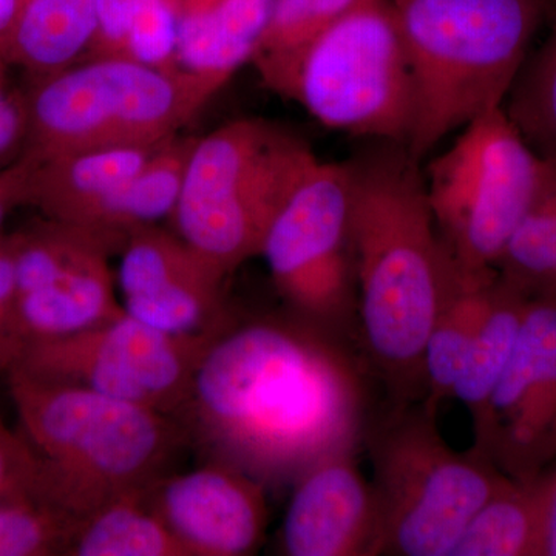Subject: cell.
<instances>
[{
	"label": "cell",
	"mask_w": 556,
	"mask_h": 556,
	"mask_svg": "<svg viewBox=\"0 0 556 556\" xmlns=\"http://www.w3.org/2000/svg\"><path fill=\"white\" fill-rule=\"evenodd\" d=\"M541 556H556V460L541 475Z\"/></svg>",
	"instance_id": "34"
},
{
	"label": "cell",
	"mask_w": 556,
	"mask_h": 556,
	"mask_svg": "<svg viewBox=\"0 0 556 556\" xmlns=\"http://www.w3.org/2000/svg\"><path fill=\"white\" fill-rule=\"evenodd\" d=\"M369 379L353 342L291 311H230L175 419L206 463L281 489L324 457L357 452Z\"/></svg>",
	"instance_id": "1"
},
{
	"label": "cell",
	"mask_w": 556,
	"mask_h": 556,
	"mask_svg": "<svg viewBox=\"0 0 556 556\" xmlns=\"http://www.w3.org/2000/svg\"><path fill=\"white\" fill-rule=\"evenodd\" d=\"M348 164L358 351L388 409L405 408L426 397L424 348L460 280L408 149Z\"/></svg>",
	"instance_id": "2"
},
{
	"label": "cell",
	"mask_w": 556,
	"mask_h": 556,
	"mask_svg": "<svg viewBox=\"0 0 556 556\" xmlns=\"http://www.w3.org/2000/svg\"><path fill=\"white\" fill-rule=\"evenodd\" d=\"M404 43L419 161L447 135L503 108L527 60L546 0H387Z\"/></svg>",
	"instance_id": "4"
},
{
	"label": "cell",
	"mask_w": 556,
	"mask_h": 556,
	"mask_svg": "<svg viewBox=\"0 0 556 556\" xmlns=\"http://www.w3.org/2000/svg\"><path fill=\"white\" fill-rule=\"evenodd\" d=\"M80 521L40 501L0 503V556H67Z\"/></svg>",
	"instance_id": "29"
},
{
	"label": "cell",
	"mask_w": 556,
	"mask_h": 556,
	"mask_svg": "<svg viewBox=\"0 0 556 556\" xmlns=\"http://www.w3.org/2000/svg\"><path fill=\"white\" fill-rule=\"evenodd\" d=\"M9 68L0 62V169L22 159L28 134L27 100L10 83Z\"/></svg>",
	"instance_id": "31"
},
{
	"label": "cell",
	"mask_w": 556,
	"mask_h": 556,
	"mask_svg": "<svg viewBox=\"0 0 556 556\" xmlns=\"http://www.w3.org/2000/svg\"><path fill=\"white\" fill-rule=\"evenodd\" d=\"M424 402L387 409L365 431L379 508L378 556H452L475 514L510 481L473 450L457 453Z\"/></svg>",
	"instance_id": "7"
},
{
	"label": "cell",
	"mask_w": 556,
	"mask_h": 556,
	"mask_svg": "<svg viewBox=\"0 0 556 556\" xmlns=\"http://www.w3.org/2000/svg\"><path fill=\"white\" fill-rule=\"evenodd\" d=\"M503 109L530 148L556 163V14L546 42L522 64Z\"/></svg>",
	"instance_id": "28"
},
{
	"label": "cell",
	"mask_w": 556,
	"mask_h": 556,
	"mask_svg": "<svg viewBox=\"0 0 556 556\" xmlns=\"http://www.w3.org/2000/svg\"><path fill=\"white\" fill-rule=\"evenodd\" d=\"M10 237L21 353L30 343L76 334L126 313L109 263L121 241L50 218Z\"/></svg>",
	"instance_id": "12"
},
{
	"label": "cell",
	"mask_w": 556,
	"mask_h": 556,
	"mask_svg": "<svg viewBox=\"0 0 556 556\" xmlns=\"http://www.w3.org/2000/svg\"><path fill=\"white\" fill-rule=\"evenodd\" d=\"M365 0H273L268 22L252 56L260 79L287 98L303 53L331 25Z\"/></svg>",
	"instance_id": "23"
},
{
	"label": "cell",
	"mask_w": 556,
	"mask_h": 556,
	"mask_svg": "<svg viewBox=\"0 0 556 556\" xmlns=\"http://www.w3.org/2000/svg\"><path fill=\"white\" fill-rule=\"evenodd\" d=\"M273 0H217L188 11L179 24L177 67L225 87L251 62Z\"/></svg>",
	"instance_id": "18"
},
{
	"label": "cell",
	"mask_w": 556,
	"mask_h": 556,
	"mask_svg": "<svg viewBox=\"0 0 556 556\" xmlns=\"http://www.w3.org/2000/svg\"><path fill=\"white\" fill-rule=\"evenodd\" d=\"M260 255L288 311L358 348L350 164L314 161L270 223Z\"/></svg>",
	"instance_id": "10"
},
{
	"label": "cell",
	"mask_w": 556,
	"mask_h": 556,
	"mask_svg": "<svg viewBox=\"0 0 556 556\" xmlns=\"http://www.w3.org/2000/svg\"><path fill=\"white\" fill-rule=\"evenodd\" d=\"M292 486L278 532L281 555L378 556V501L356 452L324 457Z\"/></svg>",
	"instance_id": "16"
},
{
	"label": "cell",
	"mask_w": 556,
	"mask_h": 556,
	"mask_svg": "<svg viewBox=\"0 0 556 556\" xmlns=\"http://www.w3.org/2000/svg\"><path fill=\"white\" fill-rule=\"evenodd\" d=\"M541 475L529 482L510 479L490 497L452 556H541Z\"/></svg>",
	"instance_id": "24"
},
{
	"label": "cell",
	"mask_w": 556,
	"mask_h": 556,
	"mask_svg": "<svg viewBox=\"0 0 556 556\" xmlns=\"http://www.w3.org/2000/svg\"><path fill=\"white\" fill-rule=\"evenodd\" d=\"M478 455L518 482L556 460V300L529 299L510 362L473 428Z\"/></svg>",
	"instance_id": "13"
},
{
	"label": "cell",
	"mask_w": 556,
	"mask_h": 556,
	"mask_svg": "<svg viewBox=\"0 0 556 556\" xmlns=\"http://www.w3.org/2000/svg\"><path fill=\"white\" fill-rule=\"evenodd\" d=\"M30 161L21 159L0 169V233L3 223L14 208L27 204Z\"/></svg>",
	"instance_id": "33"
},
{
	"label": "cell",
	"mask_w": 556,
	"mask_h": 556,
	"mask_svg": "<svg viewBox=\"0 0 556 556\" xmlns=\"http://www.w3.org/2000/svg\"><path fill=\"white\" fill-rule=\"evenodd\" d=\"M197 139L174 135L160 142L137 174L131 175L116 193L105 215L102 232L124 243L131 230L172 218Z\"/></svg>",
	"instance_id": "22"
},
{
	"label": "cell",
	"mask_w": 556,
	"mask_h": 556,
	"mask_svg": "<svg viewBox=\"0 0 556 556\" xmlns=\"http://www.w3.org/2000/svg\"><path fill=\"white\" fill-rule=\"evenodd\" d=\"M25 0H0V62L7 64L11 36L24 9Z\"/></svg>",
	"instance_id": "35"
},
{
	"label": "cell",
	"mask_w": 556,
	"mask_h": 556,
	"mask_svg": "<svg viewBox=\"0 0 556 556\" xmlns=\"http://www.w3.org/2000/svg\"><path fill=\"white\" fill-rule=\"evenodd\" d=\"M551 163V161H548ZM496 276L527 299L556 300V163L503 255Z\"/></svg>",
	"instance_id": "27"
},
{
	"label": "cell",
	"mask_w": 556,
	"mask_h": 556,
	"mask_svg": "<svg viewBox=\"0 0 556 556\" xmlns=\"http://www.w3.org/2000/svg\"><path fill=\"white\" fill-rule=\"evenodd\" d=\"M159 144L78 150L39 161L25 159L30 161L27 204L39 208L46 218L102 232L116 193Z\"/></svg>",
	"instance_id": "17"
},
{
	"label": "cell",
	"mask_w": 556,
	"mask_h": 556,
	"mask_svg": "<svg viewBox=\"0 0 556 556\" xmlns=\"http://www.w3.org/2000/svg\"><path fill=\"white\" fill-rule=\"evenodd\" d=\"M265 119L230 121L197 139L172 222L225 277L260 255L270 223L316 161Z\"/></svg>",
	"instance_id": "6"
},
{
	"label": "cell",
	"mask_w": 556,
	"mask_h": 556,
	"mask_svg": "<svg viewBox=\"0 0 556 556\" xmlns=\"http://www.w3.org/2000/svg\"><path fill=\"white\" fill-rule=\"evenodd\" d=\"M5 376L20 430L46 468L49 503L79 519L148 489L189 448L175 417L87 388Z\"/></svg>",
	"instance_id": "3"
},
{
	"label": "cell",
	"mask_w": 556,
	"mask_h": 556,
	"mask_svg": "<svg viewBox=\"0 0 556 556\" xmlns=\"http://www.w3.org/2000/svg\"><path fill=\"white\" fill-rule=\"evenodd\" d=\"M123 308L141 324L175 336L218 328L230 309L223 276L177 232L144 226L121 248Z\"/></svg>",
	"instance_id": "14"
},
{
	"label": "cell",
	"mask_w": 556,
	"mask_h": 556,
	"mask_svg": "<svg viewBox=\"0 0 556 556\" xmlns=\"http://www.w3.org/2000/svg\"><path fill=\"white\" fill-rule=\"evenodd\" d=\"M548 169L503 108L470 121L430 164L428 201L460 283L495 280L497 260L535 204Z\"/></svg>",
	"instance_id": "8"
},
{
	"label": "cell",
	"mask_w": 556,
	"mask_h": 556,
	"mask_svg": "<svg viewBox=\"0 0 556 556\" xmlns=\"http://www.w3.org/2000/svg\"><path fill=\"white\" fill-rule=\"evenodd\" d=\"M188 0H100L98 28L87 58L123 56L164 70L175 61Z\"/></svg>",
	"instance_id": "20"
},
{
	"label": "cell",
	"mask_w": 556,
	"mask_h": 556,
	"mask_svg": "<svg viewBox=\"0 0 556 556\" xmlns=\"http://www.w3.org/2000/svg\"><path fill=\"white\" fill-rule=\"evenodd\" d=\"M98 13L100 0H25L7 64L36 79L79 62L97 35Z\"/></svg>",
	"instance_id": "19"
},
{
	"label": "cell",
	"mask_w": 556,
	"mask_h": 556,
	"mask_svg": "<svg viewBox=\"0 0 556 556\" xmlns=\"http://www.w3.org/2000/svg\"><path fill=\"white\" fill-rule=\"evenodd\" d=\"M225 321L201 334L175 336L124 313L76 334L30 343L10 371L87 388L175 417Z\"/></svg>",
	"instance_id": "11"
},
{
	"label": "cell",
	"mask_w": 556,
	"mask_h": 556,
	"mask_svg": "<svg viewBox=\"0 0 556 556\" xmlns=\"http://www.w3.org/2000/svg\"><path fill=\"white\" fill-rule=\"evenodd\" d=\"M266 492L237 468L206 463L156 479L142 500L189 556H249L262 547L268 529Z\"/></svg>",
	"instance_id": "15"
},
{
	"label": "cell",
	"mask_w": 556,
	"mask_h": 556,
	"mask_svg": "<svg viewBox=\"0 0 556 556\" xmlns=\"http://www.w3.org/2000/svg\"><path fill=\"white\" fill-rule=\"evenodd\" d=\"M24 500L50 504L46 468L22 431L0 419V503Z\"/></svg>",
	"instance_id": "30"
},
{
	"label": "cell",
	"mask_w": 556,
	"mask_h": 556,
	"mask_svg": "<svg viewBox=\"0 0 556 556\" xmlns=\"http://www.w3.org/2000/svg\"><path fill=\"white\" fill-rule=\"evenodd\" d=\"M495 280L475 287L460 283L428 334L424 348L426 397L422 402L433 412L438 413L441 405L453 396L481 324L490 287Z\"/></svg>",
	"instance_id": "26"
},
{
	"label": "cell",
	"mask_w": 556,
	"mask_h": 556,
	"mask_svg": "<svg viewBox=\"0 0 556 556\" xmlns=\"http://www.w3.org/2000/svg\"><path fill=\"white\" fill-rule=\"evenodd\" d=\"M222 90L182 70L123 56L80 60L33 79L25 91L24 159L78 150L155 146L178 131Z\"/></svg>",
	"instance_id": "5"
},
{
	"label": "cell",
	"mask_w": 556,
	"mask_h": 556,
	"mask_svg": "<svg viewBox=\"0 0 556 556\" xmlns=\"http://www.w3.org/2000/svg\"><path fill=\"white\" fill-rule=\"evenodd\" d=\"M142 492L115 497L83 519L67 556H189Z\"/></svg>",
	"instance_id": "25"
},
{
	"label": "cell",
	"mask_w": 556,
	"mask_h": 556,
	"mask_svg": "<svg viewBox=\"0 0 556 556\" xmlns=\"http://www.w3.org/2000/svg\"><path fill=\"white\" fill-rule=\"evenodd\" d=\"M529 299L496 276L473 345L452 399L459 401L477 427L484 415L493 391L506 371L517 346Z\"/></svg>",
	"instance_id": "21"
},
{
	"label": "cell",
	"mask_w": 556,
	"mask_h": 556,
	"mask_svg": "<svg viewBox=\"0 0 556 556\" xmlns=\"http://www.w3.org/2000/svg\"><path fill=\"white\" fill-rule=\"evenodd\" d=\"M287 100L328 129L407 148L415 84L387 0H365L321 33L303 53Z\"/></svg>",
	"instance_id": "9"
},
{
	"label": "cell",
	"mask_w": 556,
	"mask_h": 556,
	"mask_svg": "<svg viewBox=\"0 0 556 556\" xmlns=\"http://www.w3.org/2000/svg\"><path fill=\"white\" fill-rule=\"evenodd\" d=\"M16 334V274L11 237L0 233V372L7 375L20 357Z\"/></svg>",
	"instance_id": "32"
}]
</instances>
